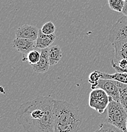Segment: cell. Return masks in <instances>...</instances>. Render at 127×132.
Segmentation results:
<instances>
[{
  "label": "cell",
  "instance_id": "6da1fadb",
  "mask_svg": "<svg viewBox=\"0 0 127 132\" xmlns=\"http://www.w3.org/2000/svg\"><path fill=\"white\" fill-rule=\"evenodd\" d=\"M54 101L41 96L22 104L15 113L18 123L28 132H54Z\"/></svg>",
  "mask_w": 127,
  "mask_h": 132
},
{
  "label": "cell",
  "instance_id": "7a4b0ae2",
  "mask_svg": "<svg viewBox=\"0 0 127 132\" xmlns=\"http://www.w3.org/2000/svg\"><path fill=\"white\" fill-rule=\"evenodd\" d=\"M54 132H78L82 117L77 107L65 100L54 101Z\"/></svg>",
  "mask_w": 127,
  "mask_h": 132
},
{
  "label": "cell",
  "instance_id": "3957f363",
  "mask_svg": "<svg viewBox=\"0 0 127 132\" xmlns=\"http://www.w3.org/2000/svg\"><path fill=\"white\" fill-rule=\"evenodd\" d=\"M127 112L120 102L111 100L108 107L107 123L113 125L123 132H127Z\"/></svg>",
  "mask_w": 127,
  "mask_h": 132
},
{
  "label": "cell",
  "instance_id": "277c9868",
  "mask_svg": "<svg viewBox=\"0 0 127 132\" xmlns=\"http://www.w3.org/2000/svg\"><path fill=\"white\" fill-rule=\"evenodd\" d=\"M111 100V99L104 91L101 88H96L90 93L89 104L91 108L102 114L108 109Z\"/></svg>",
  "mask_w": 127,
  "mask_h": 132
},
{
  "label": "cell",
  "instance_id": "5b68a950",
  "mask_svg": "<svg viewBox=\"0 0 127 132\" xmlns=\"http://www.w3.org/2000/svg\"><path fill=\"white\" fill-rule=\"evenodd\" d=\"M127 38V16L120 18L113 26L109 34V41L111 44Z\"/></svg>",
  "mask_w": 127,
  "mask_h": 132
},
{
  "label": "cell",
  "instance_id": "8992f818",
  "mask_svg": "<svg viewBox=\"0 0 127 132\" xmlns=\"http://www.w3.org/2000/svg\"><path fill=\"white\" fill-rule=\"evenodd\" d=\"M120 82L112 79H102L99 80L97 87L102 89L108 95L111 100L120 102Z\"/></svg>",
  "mask_w": 127,
  "mask_h": 132
},
{
  "label": "cell",
  "instance_id": "52a82bcc",
  "mask_svg": "<svg viewBox=\"0 0 127 132\" xmlns=\"http://www.w3.org/2000/svg\"><path fill=\"white\" fill-rule=\"evenodd\" d=\"M39 29L32 25H23L16 31V38H24L35 41L37 39Z\"/></svg>",
  "mask_w": 127,
  "mask_h": 132
},
{
  "label": "cell",
  "instance_id": "ba28073f",
  "mask_svg": "<svg viewBox=\"0 0 127 132\" xmlns=\"http://www.w3.org/2000/svg\"><path fill=\"white\" fill-rule=\"evenodd\" d=\"M13 45L14 48L24 54H28L31 51L36 49L35 41L24 38H15Z\"/></svg>",
  "mask_w": 127,
  "mask_h": 132
},
{
  "label": "cell",
  "instance_id": "9c48e42d",
  "mask_svg": "<svg viewBox=\"0 0 127 132\" xmlns=\"http://www.w3.org/2000/svg\"><path fill=\"white\" fill-rule=\"evenodd\" d=\"M41 55L39 62L32 65L34 71L36 73H45L49 71L50 67V59H49V48L41 50Z\"/></svg>",
  "mask_w": 127,
  "mask_h": 132
},
{
  "label": "cell",
  "instance_id": "30bf717a",
  "mask_svg": "<svg viewBox=\"0 0 127 132\" xmlns=\"http://www.w3.org/2000/svg\"><path fill=\"white\" fill-rule=\"evenodd\" d=\"M56 34H53L51 35H47L42 33L41 29H39V34L37 40L35 41L36 49L43 50L48 48L56 39Z\"/></svg>",
  "mask_w": 127,
  "mask_h": 132
},
{
  "label": "cell",
  "instance_id": "8fae6325",
  "mask_svg": "<svg viewBox=\"0 0 127 132\" xmlns=\"http://www.w3.org/2000/svg\"><path fill=\"white\" fill-rule=\"evenodd\" d=\"M112 45L114 49V55L118 62L121 59H127V38L116 41Z\"/></svg>",
  "mask_w": 127,
  "mask_h": 132
},
{
  "label": "cell",
  "instance_id": "7c38bea8",
  "mask_svg": "<svg viewBox=\"0 0 127 132\" xmlns=\"http://www.w3.org/2000/svg\"><path fill=\"white\" fill-rule=\"evenodd\" d=\"M62 57V51L59 45L49 48V59L50 65L53 66L58 64Z\"/></svg>",
  "mask_w": 127,
  "mask_h": 132
},
{
  "label": "cell",
  "instance_id": "4fadbf2b",
  "mask_svg": "<svg viewBox=\"0 0 127 132\" xmlns=\"http://www.w3.org/2000/svg\"><path fill=\"white\" fill-rule=\"evenodd\" d=\"M100 74L101 78L102 79H112L127 85L126 72H116L114 74H109L100 71Z\"/></svg>",
  "mask_w": 127,
  "mask_h": 132
},
{
  "label": "cell",
  "instance_id": "5bb4252c",
  "mask_svg": "<svg viewBox=\"0 0 127 132\" xmlns=\"http://www.w3.org/2000/svg\"><path fill=\"white\" fill-rule=\"evenodd\" d=\"M120 103L127 112V85L120 82Z\"/></svg>",
  "mask_w": 127,
  "mask_h": 132
},
{
  "label": "cell",
  "instance_id": "9a60e30c",
  "mask_svg": "<svg viewBox=\"0 0 127 132\" xmlns=\"http://www.w3.org/2000/svg\"><path fill=\"white\" fill-rule=\"evenodd\" d=\"M41 53L39 52L38 49H35L31 51L27 54V60L28 62V64L31 65L37 64L41 59Z\"/></svg>",
  "mask_w": 127,
  "mask_h": 132
},
{
  "label": "cell",
  "instance_id": "2e32d148",
  "mask_svg": "<svg viewBox=\"0 0 127 132\" xmlns=\"http://www.w3.org/2000/svg\"><path fill=\"white\" fill-rule=\"evenodd\" d=\"M101 79V74L99 71H92L89 76V82L91 85V88L92 90L96 89L97 86L98 85L99 80Z\"/></svg>",
  "mask_w": 127,
  "mask_h": 132
},
{
  "label": "cell",
  "instance_id": "e0dca14e",
  "mask_svg": "<svg viewBox=\"0 0 127 132\" xmlns=\"http://www.w3.org/2000/svg\"><path fill=\"white\" fill-rule=\"evenodd\" d=\"M94 132H123L111 124L105 122L100 125L99 128Z\"/></svg>",
  "mask_w": 127,
  "mask_h": 132
},
{
  "label": "cell",
  "instance_id": "ac0fdd59",
  "mask_svg": "<svg viewBox=\"0 0 127 132\" xmlns=\"http://www.w3.org/2000/svg\"><path fill=\"white\" fill-rule=\"evenodd\" d=\"M125 1L123 0H108L109 6L112 10L122 12Z\"/></svg>",
  "mask_w": 127,
  "mask_h": 132
},
{
  "label": "cell",
  "instance_id": "d6986e66",
  "mask_svg": "<svg viewBox=\"0 0 127 132\" xmlns=\"http://www.w3.org/2000/svg\"><path fill=\"white\" fill-rule=\"evenodd\" d=\"M41 29L44 34H47V35H51V34H54L55 32L56 26L52 22L50 21L44 24Z\"/></svg>",
  "mask_w": 127,
  "mask_h": 132
},
{
  "label": "cell",
  "instance_id": "ffe728a7",
  "mask_svg": "<svg viewBox=\"0 0 127 132\" xmlns=\"http://www.w3.org/2000/svg\"><path fill=\"white\" fill-rule=\"evenodd\" d=\"M111 66L116 71V72H126L127 73V69H124L121 68L117 63L114 62V60H111Z\"/></svg>",
  "mask_w": 127,
  "mask_h": 132
},
{
  "label": "cell",
  "instance_id": "44dd1931",
  "mask_svg": "<svg viewBox=\"0 0 127 132\" xmlns=\"http://www.w3.org/2000/svg\"><path fill=\"white\" fill-rule=\"evenodd\" d=\"M118 64L121 68L124 69H127V59H121V60L118 62Z\"/></svg>",
  "mask_w": 127,
  "mask_h": 132
},
{
  "label": "cell",
  "instance_id": "7402d4cb",
  "mask_svg": "<svg viewBox=\"0 0 127 132\" xmlns=\"http://www.w3.org/2000/svg\"><path fill=\"white\" fill-rule=\"evenodd\" d=\"M121 13L124 15V16H127V1L125 2V5H124L123 8V10Z\"/></svg>",
  "mask_w": 127,
  "mask_h": 132
},
{
  "label": "cell",
  "instance_id": "603a6c76",
  "mask_svg": "<svg viewBox=\"0 0 127 132\" xmlns=\"http://www.w3.org/2000/svg\"><path fill=\"white\" fill-rule=\"evenodd\" d=\"M126 129H127V119H126Z\"/></svg>",
  "mask_w": 127,
  "mask_h": 132
},
{
  "label": "cell",
  "instance_id": "cb8c5ba5",
  "mask_svg": "<svg viewBox=\"0 0 127 132\" xmlns=\"http://www.w3.org/2000/svg\"><path fill=\"white\" fill-rule=\"evenodd\" d=\"M123 1H126L127 0H123Z\"/></svg>",
  "mask_w": 127,
  "mask_h": 132
}]
</instances>
